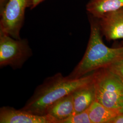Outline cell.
I'll return each mask as SVG.
<instances>
[{
  "label": "cell",
  "instance_id": "7a4b0ae2",
  "mask_svg": "<svg viewBox=\"0 0 123 123\" xmlns=\"http://www.w3.org/2000/svg\"><path fill=\"white\" fill-rule=\"evenodd\" d=\"M90 33L84 57L70 74V79H77L92 71L106 68L123 57V46L110 48L103 43L98 19L90 15Z\"/></svg>",
  "mask_w": 123,
  "mask_h": 123
},
{
  "label": "cell",
  "instance_id": "9a60e30c",
  "mask_svg": "<svg viewBox=\"0 0 123 123\" xmlns=\"http://www.w3.org/2000/svg\"><path fill=\"white\" fill-rule=\"evenodd\" d=\"M44 0H32V4L31 9L35 8L38 5H39L41 2H43Z\"/></svg>",
  "mask_w": 123,
  "mask_h": 123
},
{
  "label": "cell",
  "instance_id": "3957f363",
  "mask_svg": "<svg viewBox=\"0 0 123 123\" xmlns=\"http://www.w3.org/2000/svg\"><path fill=\"white\" fill-rule=\"evenodd\" d=\"M93 75L96 100L123 113V79L107 67L95 71Z\"/></svg>",
  "mask_w": 123,
  "mask_h": 123
},
{
  "label": "cell",
  "instance_id": "5bb4252c",
  "mask_svg": "<svg viewBox=\"0 0 123 123\" xmlns=\"http://www.w3.org/2000/svg\"><path fill=\"white\" fill-rule=\"evenodd\" d=\"M110 123H123V113L120 114L112 119Z\"/></svg>",
  "mask_w": 123,
  "mask_h": 123
},
{
  "label": "cell",
  "instance_id": "ba28073f",
  "mask_svg": "<svg viewBox=\"0 0 123 123\" xmlns=\"http://www.w3.org/2000/svg\"><path fill=\"white\" fill-rule=\"evenodd\" d=\"M72 94L74 113L88 110L96 100V89L93 79L91 83L75 90Z\"/></svg>",
  "mask_w": 123,
  "mask_h": 123
},
{
  "label": "cell",
  "instance_id": "2e32d148",
  "mask_svg": "<svg viewBox=\"0 0 123 123\" xmlns=\"http://www.w3.org/2000/svg\"><path fill=\"white\" fill-rule=\"evenodd\" d=\"M8 0H0V11L4 8Z\"/></svg>",
  "mask_w": 123,
  "mask_h": 123
},
{
  "label": "cell",
  "instance_id": "277c9868",
  "mask_svg": "<svg viewBox=\"0 0 123 123\" xmlns=\"http://www.w3.org/2000/svg\"><path fill=\"white\" fill-rule=\"evenodd\" d=\"M32 51L25 39H15L0 30V66L21 68L31 56Z\"/></svg>",
  "mask_w": 123,
  "mask_h": 123
},
{
  "label": "cell",
  "instance_id": "52a82bcc",
  "mask_svg": "<svg viewBox=\"0 0 123 123\" xmlns=\"http://www.w3.org/2000/svg\"><path fill=\"white\" fill-rule=\"evenodd\" d=\"M0 123H55L48 115L33 114L25 110H16L11 107H2L0 109Z\"/></svg>",
  "mask_w": 123,
  "mask_h": 123
},
{
  "label": "cell",
  "instance_id": "7c38bea8",
  "mask_svg": "<svg viewBox=\"0 0 123 123\" xmlns=\"http://www.w3.org/2000/svg\"><path fill=\"white\" fill-rule=\"evenodd\" d=\"M62 123H92L88 110L79 113H74L64 120Z\"/></svg>",
  "mask_w": 123,
  "mask_h": 123
},
{
  "label": "cell",
  "instance_id": "4fadbf2b",
  "mask_svg": "<svg viewBox=\"0 0 123 123\" xmlns=\"http://www.w3.org/2000/svg\"><path fill=\"white\" fill-rule=\"evenodd\" d=\"M107 68L123 80V57L114 62Z\"/></svg>",
  "mask_w": 123,
  "mask_h": 123
},
{
  "label": "cell",
  "instance_id": "9c48e42d",
  "mask_svg": "<svg viewBox=\"0 0 123 123\" xmlns=\"http://www.w3.org/2000/svg\"><path fill=\"white\" fill-rule=\"evenodd\" d=\"M74 114L72 93L54 103L48 109L46 115L50 116L55 123H62Z\"/></svg>",
  "mask_w": 123,
  "mask_h": 123
},
{
  "label": "cell",
  "instance_id": "30bf717a",
  "mask_svg": "<svg viewBox=\"0 0 123 123\" xmlns=\"http://www.w3.org/2000/svg\"><path fill=\"white\" fill-rule=\"evenodd\" d=\"M123 7V0H90L86 6L89 15L97 18Z\"/></svg>",
  "mask_w": 123,
  "mask_h": 123
},
{
  "label": "cell",
  "instance_id": "5b68a950",
  "mask_svg": "<svg viewBox=\"0 0 123 123\" xmlns=\"http://www.w3.org/2000/svg\"><path fill=\"white\" fill-rule=\"evenodd\" d=\"M32 0H8L0 11V30L16 39H21L26 9L31 8Z\"/></svg>",
  "mask_w": 123,
  "mask_h": 123
},
{
  "label": "cell",
  "instance_id": "6da1fadb",
  "mask_svg": "<svg viewBox=\"0 0 123 123\" xmlns=\"http://www.w3.org/2000/svg\"><path fill=\"white\" fill-rule=\"evenodd\" d=\"M93 79V74L77 79H70L63 77L61 73H57L47 78L38 86L22 109L33 114L45 115L54 103L91 83Z\"/></svg>",
  "mask_w": 123,
  "mask_h": 123
},
{
  "label": "cell",
  "instance_id": "8992f818",
  "mask_svg": "<svg viewBox=\"0 0 123 123\" xmlns=\"http://www.w3.org/2000/svg\"><path fill=\"white\" fill-rule=\"evenodd\" d=\"M101 32L108 41L123 38V7L98 18Z\"/></svg>",
  "mask_w": 123,
  "mask_h": 123
},
{
  "label": "cell",
  "instance_id": "8fae6325",
  "mask_svg": "<svg viewBox=\"0 0 123 123\" xmlns=\"http://www.w3.org/2000/svg\"><path fill=\"white\" fill-rule=\"evenodd\" d=\"M88 114L92 123H110V121L122 113L105 106L95 100L88 109Z\"/></svg>",
  "mask_w": 123,
  "mask_h": 123
}]
</instances>
